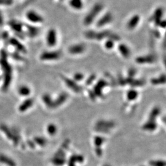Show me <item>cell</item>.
I'll return each instance as SVG.
<instances>
[{
    "label": "cell",
    "instance_id": "cell-1",
    "mask_svg": "<svg viewBox=\"0 0 166 166\" xmlns=\"http://www.w3.org/2000/svg\"><path fill=\"white\" fill-rule=\"evenodd\" d=\"M7 53L4 50L1 52L0 64L4 73V83L3 89L6 90L9 87L12 79V68L9 65L7 60Z\"/></svg>",
    "mask_w": 166,
    "mask_h": 166
},
{
    "label": "cell",
    "instance_id": "cell-2",
    "mask_svg": "<svg viewBox=\"0 0 166 166\" xmlns=\"http://www.w3.org/2000/svg\"><path fill=\"white\" fill-rule=\"evenodd\" d=\"M103 9V4L99 3L95 4L89 10L88 14L85 15L83 19V24L85 26H89L92 24L96 20H97V18L99 17Z\"/></svg>",
    "mask_w": 166,
    "mask_h": 166
},
{
    "label": "cell",
    "instance_id": "cell-3",
    "mask_svg": "<svg viewBox=\"0 0 166 166\" xmlns=\"http://www.w3.org/2000/svg\"><path fill=\"white\" fill-rule=\"evenodd\" d=\"M85 37L89 40H96L98 41L104 39L111 38L115 41L119 40V37L117 35L111 33L109 31H103L101 32H96L94 31H88L85 33Z\"/></svg>",
    "mask_w": 166,
    "mask_h": 166
},
{
    "label": "cell",
    "instance_id": "cell-4",
    "mask_svg": "<svg viewBox=\"0 0 166 166\" xmlns=\"http://www.w3.org/2000/svg\"><path fill=\"white\" fill-rule=\"evenodd\" d=\"M25 17L26 19L32 24H40L44 22L43 16L33 9L27 10L25 14Z\"/></svg>",
    "mask_w": 166,
    "mask_h": 166
},
{
    "label": "cell",
    "instance_id": "cell-5",
    "mask_svg": "<svg viewBox=\"0 0 166 166\" xmlns=\"http://www.w3.org/2000/svg\"><path fill=\"white\" fill-rule=\"evenodd\" d=\"M113 15L111 12H106L97 20L95 25L97 28H103L108 25L113 21Z\"/></svg>",
    "mask_w": 166,
    "mask_h": 166
},
{
    "label": "cell",
    "instance_id": "cell-6",
    "mask_svg": "<svg viewBox=\"0 0 166 166\" xmlns=\"http://www.w3.org/2000/svg\"><path fill=\"white\" fill-rule=\"evenodd\" d=\"M46 41L48 46L54 47L57 43V32L54 28L47 30L46 35Z\"/></svg>",
    "mask_w": 166,
    "mask_h": 166
},
{
    "label": "cell",
    "instance_id": "cell-7",
    "mask_svg": "<svg viewBox=\"0 0 166 166\" xmlns=\"http://www.w3.org/2000/svg\"><path fill=\"white\" fill-rule=\"evenodd\" d=\"M60 57L61 53L59 51H45L41 53L40 58L44 61H52L59 59Z\"/></svg>",
    "mask_w": 166,
    "mask_h": 166
},
{
    "label": "cell",
    "instance_id": "cell-8",
    "mask_svg": "<svg viewBox=\"0 0 166 166\" xmlns=\"http://www.w3.org/2000/svg\"><path fill=\"white\" fill-rule=\"evenodd\" d=\"M141 21V16L138 14H133L128 19L126 24V27L128 30H133L137 28Z\"/></svg>",
    "mask_w": 166,
    "mask_h": 166
},
{
    "label": "cell",
    "instance_id": "cell-9",
    "mask_svg": "<svg viewBox=\"0 0 166 166\" xmlns=\"http://www.w3.org/2000/svg\"><path fill=\"white\" fill-rule=\"evenodd\" d=\"M62 78L63 80L64 83L67 85V86L73 92L76 93H79L81 92L82 88L73 79H72L69 78L65 77V76H62Z\"/></svg>",
    "mask_w": 166,
    "mask_h": 166
},
{
    "label": "cell",
    "instance_id": "cell-10",
    "mask_svg": "<svg viewBox=\"0 0 166 166\" xmlns=\"http://www.w3.org/2000/svg\"><path fill=\"white\" fill-rule=\"evenodd\" d=\"M107 85V82L104 79H100L95 84L94 88L93 93L94 94L95 97H102L103 95V89Z\"/></svg>",
    "mask_w": 166,
    "mask_h": 166
},
{
    "label": "cell",
    "instance_id": "cell-11",
    "mask_svg": "<svg viewBox=\"0 0 166 166\" xmlns=\"http://www.w3.org/2000/svg\"><path fill=\"white\" fill-rule=\"evenodd\" d=\"M85 45L83 43H77L74 44L69 46L68 48L69 52L73 55H79L83 53L85 51L86 47Z\"/></svg>",
    "mask_w": 166,
    "mask_h": 166
},
{
    "label": "cell",
    "instance_id": "cell-12",
    "mask_svg": "<svg viewBox=\"0 0 166 166\" xmlns=\"http://www.w3.org/2000/svg\"><path fill=\"white\" fill-rule=\"evenodd\" d=\"M69 8L76 11H81L84 8V0H68Z\"/></svg>",
    "mask_w": 166,
    "mask_h": 166
},
{
    "label": "cell",
    "instance_id": "cell-13",
    "mask_svg": "<svg viewBox=\"0 0 166 166\" xmlns=\"http://www.w3.org/2000/svg\"><path fill=\"white\" fill-rule=\"evenodd\" d=\"M156 60V57L153 54H148L147 56H140L136 58V62L139 64L152 63Z\"/></svg>",
    "mask_w": 166,
    "mask_h": 166
},
{
    "label": "cell",
    "instance_id": "cell-14",
    "mask_svg": "<svg viewBox=\"0 0 166 166\" xmlns=\"http://www.w3.org/2000/svg\"><path fill=\"white\" fill-rule=\"evenodd\" d=\"M8 24L10 26V28L14 31H15V33H22L24 25L20 22H19V21L15 20H12L9 21Z\"/></svg>",
    "mask_w": 166,
    "mask_h": 166
},
{
    "label": "cell",
    "instance_id": "cell-15",
    "mask_svg": "<svg viewBox=\"0 0 166 166\" xmlns=\"http://www.w3.org/2000/svg\"><path fill=\"white\" fill-rule=\"evenodd\" d=\"M115 126V123L113 121H106V120H100L96 122L95 127L104 128V129L109 130L113 128Z\"/></svg>",
    "mask_w": 166,
    "mask_h": 166
},
{
    "label": "cell",
    "instance_id": "cell-16",
    "mask_svg": "<svg viewBox=\"0 0 166 166\" xmlns=\"http://www.w3.org/2000/svg\"><path fill=\"white\" fill-rule=\"evenodd\" d=\"M164 11L163 9L161 8H158L156 9V10H154V12L153 13V15L152 16V20L154 22L155 25H157L158 26L159 25L160 23L162 22L163 20V16Z\"/></svg>",
    "mask_w": 166,
    "mask_h": 166
},
{
    "label": "cell",
    "instance_id": "cell-17",
    "mask_svg": "<svg viewBox=\"0 0 166 166\" xmlns=\"http://www.w3.org/2000/svg\"><path fill=\"white\" fill-rule=\"evenodd\" d=\"M68 94L66 92H62L59 95H58L57 99L53 100V108H57L61 106L62 104L65 102L66 100L68 99Z\"/></svg>",
    "mask_w": 166,
    "mask_h": 166
},
{
    "label": "cell",
    "instance_id": "cell-18",
    "mask_svg": "<svg viewBox=\"0 0 166 166\" xmlns=\"http://www.w3.org/2000/svg\"><path fill=\"white\" fill-rule=\"evenodd\" d=\"M118 51L119 53L126 58H129L131 54V51L130 48L127 45L124 43H120L118 45Z\"/></svg>",
    "mask_w": 166,
    "mask_h": 166
},
{
    "label": "cell",
    "instance_id": "cell-19",
    "mask_svg": "<svg viewBox=\"0 0 166 166\" xmlns=\"http://www.w3.org/2000/svg\"><path fill=\"white\" fill-rule=\"evenodd\" d=\"M9 42L12 46H13L16 49L18 50L19 52H23V53H26V49H25V47H24V46L16 38H10L9 40Z\"/></svg>",
    "mask_w": 166,
    "mask_h": 166
},
{
    "label": "cell",
    "instance_id": "cell-20",
    "mask_svg": "<svg viewBox=\"0 0 166 166\" xmlns=\"http://www.w3.org/2000/svg\"><path fill=\"white\" fill-rule=\"evenodd\" d=\"M33 103H34V101L32 99L29 98L26 99L20 104L19 110L21 112H25L29 108H30L31 107L33 106Z\"/></svg>",
    "mask_w": 166,
    "mask_h": 166
},
{
    "label": "cell",
    "instance_id": "cell-21",
    "mask_svg": "<svg viewBox=\"0 0 166 166\" xmlns=\"http://www.w3.org/2000/svg\"><path fill=\"white\" fill-rule=\"evenodd\" d=\"M26 29V33L31 38H35L39 33V28L35 26L31 25H26L25 26Z\"/></svg>",
    "mask_w": 166,
    "mask_h": 166
},
{
    "label": "cell",
    "instance_id": "cell-22",
    "mask_svg": "<svg viewBox=\"0 0 166 166\" xmlns=\"http://www.w3.org/2000/svg\"><path fill=\"white\" fill-rule=\"evenodd\" d=\"M142 128H143V130L146 131L152 132V131H154L156 129L157 124H156V121L148 120V121L146 122L143 124Z\"/></svg>",
    "mask_w": 166,
    "mask_h": 166
},
{
    "label": "cell",
    "instance_id": "cell-23",
    "mask_svg": "<svg viewBox=\"0 0 166 166\" xmlns=\"http://www.w3.org/2000/svg\"><path fill=\"white\" fill-rule=\"evenodd\" d=\"M42 101L44 103V104L46 105L47 107L49 108H53V100H52L51 96L48 94H46L42 95Z\"/></svg>",
    "mask_w": 166,
    "mask_h": 166
},
{
    "label": "cell",
    "instance_id": "cell-24",
    "mask_svg": "<svg viewBox=\"0 0 166 166\" xmlns=\"http://www.w3.org/2000/svg\"><path fill=\"white\" fill-rule=\"evenodd\" d=\"M0 129H1L4 133V134L6 135V137L9 138L10 140H13L14 138V133L12 129H10L8 127L4 124H2L0 126Z\"/></svg>",
    "mask_w": 166,
    "mask_h": 166
},
{
    "label": "cell",
    "instance_id": "cell-25",
    "mask_svg": "<svg viewBox=\"0 0 166 166\" xmlns=\"http://www.w3.org/2000/svg\"><path fill=\"white\" fill-rule=\"evenodd\" d=\"M160 109L159 108V107L158 106L154 107L149 115L148 120L156 121V119L158 117V116L160 115Z\"/></svg>",
    "mask_w": 166,
    "mask_h": 166
},
{
    "label": "cell",
    "instance_id": "cell-26",
    "mask_svg": "<svg viewBox=\"0 0 166 166\" xmlns=\"http://www.w3.org/2000/svg\"><path fill=\"white\" fill-rule=\"evenodd\" d=\"M0 163L6 164L8 166H15L14 160L4 154H0Z\"/></svg>",
    "mask_w": 166,
    "mask_h": 166
},
{
    "label": "cell",
    "instance_id": "cell-27",
    "mask_svg": "<svg viewBox=\"0 0 166 166\" xmlns=\"http://www.w3.org/2000/svg\"><path fill=\"white\" fill-rule=\"evenodd\" d=\"M138 95V93L136 90L131 89L128 90L127 93V98L128 100L133 101L137 99Z\"/></svg>",
    "mask_w": 166,
    "mask_h": 166
},
{
    "label": "cell",
    "instance_id": "cell-28",
    "mask_svg": "<svg viewBox=\"0 0 166 166\" xmlns=\"http://www.w3.org/2000/svg\"><path fill=\"white\" fill-rule=\"evenodd\" d=\"M18 92L20 95L26 97V96H28L30 94L31 90L28 86H26V85H22V86L19 88Z\"/></svg>",
    "mask_w": 166,
    "mask_h": 166
},
{
    "label": "cell",
    "instance_id": "cell-29",
    "mask_svg": "<svg viewBox=\"0 0 166 166\" xmlns=\"http://www.w3.org/2000/svg\"><path fill=\"white\" fill-rule=\"evenodd\" d=\"M47 132L49 133V135L53 136L56 134L57 132V127L56 126V124H53V123H51V124H48L46 127Z\"/></svg>",
    "mask_w": 166,
    "mask_h": 166
},
{
    "label": "cell",
    "instance_id": "cell-30",
    "mask_svg": "<svg viewBox=\"0 0 166 166\" xmlns=\"http://www.w3.org/2000/svg\"><path fill=\"white\" fill-rule=\"evenodd\" d=\"M165 81V77L164 74H163L162 76H160L159 78H153L151 80V83L154 85H158L164 84Z\"/></svg>",
    "mask_w": 166,
    "mask_h": 166
},
{
    "label": "cell",
    "instance_id": "cell-31",
    "mask_svg": "<svg viewBox=\"0 0 166 166\" xmlns=\"http://www.w3.org/2000/svg\"><path fill=\"white\" fill-rule=\"evenodd\" d=\"M105 141V138L102 136H96L94 138V144L96 148L100 147Z\"/></svg>",
    "mask_w": 166,
    "mask_h": 166
},
{
    "label": "cell",
    "instance_id": "cell-32",
    "mask_svg": "<svg viewBox=\"0 0 166 166\" xmlns=\"http://www.w3.org/2000/svg\"><path fill=\"white\" fill-rule=\"evenodd\" d=\"M115 44V41L112 40L111 38H108L105 41L104 46L106 49L111 50L112 49H113Z\"/></svg>",
    "mask_w": 166,
    "mask_h": 166
},
{
    "label": "cell",
    "instance_id": "cell-33",
    "mask_svg": "<svg viewBox=\"0 0 166 166\" xmlns=\"http://www.w3.org/2000/svg\"><path fill=\"white\" fill-rule=\"evenodd\" d=\"M34 142L41 147H44L47 144L46 139L42 137H36L34 138Z\"/></svg>",
    "mask_w": 166,
    "mask_h": 166
},
{
    "label": "cell",
    "instance_id": "cell-34",
    "mask_svg": "<svg viewBox=\"0 0 166 166\" xmlns=\"http://www.w3.org/2000/svg\"><path fill=\"white\" fill-rule=\"evenodd\" d=\"M73 80L76 81H80L84 79V75L81 73H76L74 74Z\"/></svg>",
    "mask_w": 166,
    "mask_h": 166
},
{
    "label": "cell",
    "instance_id": "cell-35",
    "mask_svg": "<svg viewBox=\"0 0 166 166\" xmlns=\"http://www.w3.org/2000/svg\"><path fill=\"white\" fill-rule=\"evenodd\" d=\"M151 166H165V162L163 160H154L149 163Z\"/></svg>",
    "mask_w": 166,
    "mask_h": 166
},
{
    "label": "cell",
    "instance_id": "cell-36",
    "mask_svg": "<svg viewBox=\"0 0 166 166\" xmlns=\"http://www.w3.org/2000/svg\"><path fill=\"white\" fill-rule=\"evenodd\" d=\"M13 0H0L1 6H10L13 4Z\"/></svg>",
    "mask_w": 166,
    "mask_h": 166
},
{
    "label": "cell",
    "instance_id": "cell-37",
    "mask_svg": "<svg viewBox=\"0 0 166 166\" xmlns=\"http://www.w3.org/2000/svg\"><path fill=\"white\" fill-rule=\"evenodd\" d=\"M95 78H96V76H95V74H91V75L87 79L86 81H85V84L90 85L94 81V80L95 79Z\"/></svg>",
    "mask_w": 166,
    "mask_h": 166
},
{
    "label": "cell",
    "instance_id": "cell-38",
    "mask_svg": "<svg viewBox=\"0 0 166 166\" xmlns=\"http://www.w3.org/2000/svg\"><path fill=\"white\" fill-rule=\"evenodd\" d=\"M136 71L133 68H131L129 72H128V76H129V78H133V77L134 76V75L135 74Z\"/></svg>",
    "mask_w": 166,
    "mask_h": 166
},
{
    "label": "cell",
    "instance_id": "cell-39",
    "mask_svg": "<svg viewBox=\"0 0 166 166\" xmlns=\"http://www.w3.org/2000/svg\"><path fill=\"white\" fill-rule=\"evenodd\" d=\"M2 12L0 10V26H2L4 24V18Z\"/></svg>",
    "mask_w": 166,
    "mask_h": 166
},
{
    "label": "cell",
    "instance_id": "cell-40",
    "mask_svg": "<svg viewBox=\"0 0 166 166\" xmlns=\"http://www.w3.org/2000/svg\"><path fill=\"white\" fill-rule=\"evenodd\" d=\"M59 1H65V0H58Z\"/></svg>",
    "mask_w": 166,
    "mask_h": 166
}]
</instances>
